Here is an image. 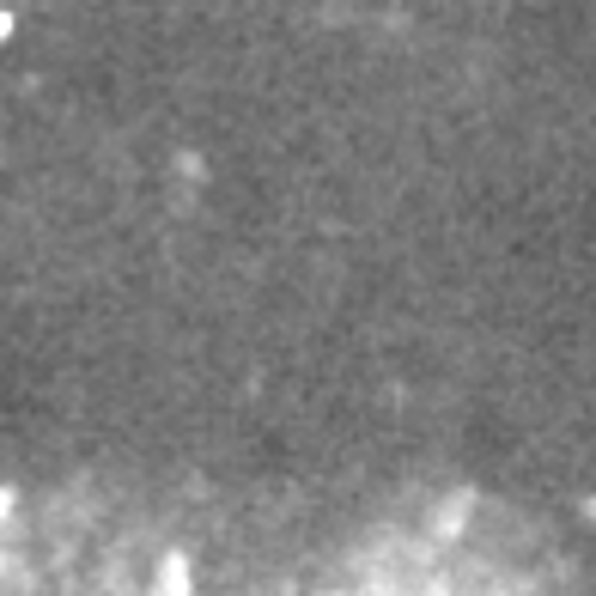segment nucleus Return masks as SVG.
Instances as JSON below:
<instances>
[{
    "label": "nucleus",
    "instance_id": "1",
    "mask_svg": "<svg viewBox=\"0 0 596 596\" xmlns=\"http://www.w3.org/2000/svg\"><path fill=\"white\" fill-rule=\"evenodd\" d=\"M153 596H189V560H183V554H171V560L159 566V584H153Z\"/></svg>",
    "mask_w": 596,
    "mask_h": 596
},
{
    "label": "nucleus",
    "instance_id": "2",
    "mask_svg": "<svg viewBox=\"0 0 596 596\" xmlns=\"http://www.w3.org/2000/svg\"><path fill=\"white\" fill-rule=\"evenodd\" d=\"M7 511H13V493H0V517H7Z\"/></svg>",
    "mask_w": 596,
    "mask_h": 596
}]
</instances>
